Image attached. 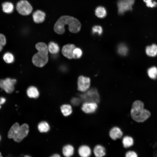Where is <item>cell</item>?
<instances>
[{
    "mask_svg": "<svg viewBox=\"0 0 157 157\" xmlns=\"http://www.w3.org/2000/svg\"><path fill=\"white\" fill-rule=\"evenodd\" d=\"M38 128L39 131L41 133H45L50 130V126L48 123L46 121H43L38 124Z\"/></svg>",
    "mask_w": 157,
    "mask_h": 157,
    "instance_id": "cell-22",
    "label": "cell"
},
{
    "mask_svg": "<svg viewBox=\"0 0 157 157\" xmlns=\"http://www.w3.org/2000/svg\"><path fill=\"white\" fill-rule=\"evenodd\" d=\"M93 152L96 157H103L106 154L105 148L101 145H96L94 149Z\"/></svg>",
    "mask_w": 157,
    "mask_h": 157,
    "instance_id": "cell-16",
    "label": "cell"
},
{
    "mask_svg": "<svg viewBox=\"0 0 157 157\" xmlns=\"http://www.w3.org/2000/svg\"><path fill=\"white\" fill-rule=\"evenodd\" d=\"M3 11L7 14H10L12 13L14 10V6L11 2L6 1L2 4Z\"/></svg>",
    "mask_w": 157,
    "mask_h": 157,
    "instance_id": "cell-17",
    "label": "cell"
},
{
    "mask_svg": "<svg viewBox=\"0 0 157 157\" xmlns=\"http://www.w3.org/2000/svg\"><path fill=\"white\" fill-rule=\"evenodd\" d=\"M125 157H138V156L137 154L135 151H129L126 153Z\"/></svg>",
    "mask_w": 157,
    "mask_h": 157,
    "instance_id": "cell-32",
    "label": "cell"
},
{
    "mask_svg": "<svg viewBox=\"0 0 157 157\" xmlns=\"http://www.w3.org/2000/svg\"><path fill=\"white\" fill-rule=\"evenodd\" d=\"M6 101V99L3 97L0 98V108H1V105L4 104Z\"/></svg>",
    "mask_w": 157,
    "mask_h": 157,
    "instance_id": "cell-34",
    "label": "cell"
},
{
    "mask_svg": "<svg viewBox=\"0 0 157 157\" xmlns=\"http://www.w3.org/2000/svg\"><path fill=\"white\" fill-rule=\"evenodd\" d=\"M92 32L94 33H97L100 35L102 32V29L100 26H95L92 28Z\"/></svg>",
    "mask_w": 157,
    "mask_h": 157,
    "instance_id": "cell-30",
    "label": "cell"
},
{
    "mask_svg": "<svg viewBox=\"0 0 157 157\" xmlns=\"http://www.w3.org/2000/svg\"><path fill=\"white\" fill-rule=\"evenodd\" d=\"M90 85V79L88 77L83 76H79L78 79L77 89L79 91L84 92L89 88Z\"/></svg>",
    "mask_w": 157,
    "mask_h": 157,
    "instance_id": "cell-9",
    "label": "cell"
},
{
    "mask_svg": "<svg viewBox=\"0 0 157 157\" xmlns=\"http://www.w3.org/2000/svg\"><path fill=\"white\" fill-rule=\"evenodd\" d=\"M143 103L137 100L132 104L130 113L132 118L138 122H144L151 115L149 111L144 108Z\"/></svg>",
    "mask_w": 157,
    "mask_h": 157,
    "instance_id": "cell-2",
    "label": "cell"
},
{
    "mask_svg": "<svg viewBox=\"0 0 157 157\" xmlns=\"http://www.w3.org/2000/svg\"><path fill=\"white\" fill-rule=\"evenodd\" d=\"M151 1H152V0H143L144 2L146 3H147L148 2Z\"/></svg>",
    "mask_w": 157,
    "mask_h": 157,
    "instance_id": "cell-36",
    "label": "cell"
},
{
    "mask_svg": "<svg viewBox=\"0 0 157 157\" xmlns=\"http://www.w3.org/2000/svg\"><path fill=\"white\" fill-rule=\"evenodd\" d=\"M147 54L151 57H154L157 55V45L153 44L147 46L146 48Z\"/></svg>",
    "mask_w": 157,
    "mask_h": 157,
    "instance_id": "cell-19",
    "label": "cell"
},
{
    "mask_svg": "<svg viewBox=\"0 0 157 157\" xmlns=\"http://www.w3.org/2000/svg\"><path fill=\"white\" fill-rule=\"evenodd\" d=\"M48 48L49 51L53 54L57 53L60 50L58 45L53 42H51L49 43Z\"/></svg>",
    "mask_w": 157,
    "mask_h": 157,
    "instance_id": "cell-21",
    "label": "cell"
},
{
    "mask_svg": "<svg viewBox=\"0 0 157 157\" xmlns=\"http://www.w3.org/2000/svg\"><path fill=\"white\" fill-rule=\"evenodd\" d=\"M6 43V39L5 36L2 33H0V52L1 51Z\"/></svg>",
    "mask_w": 157,
    "mask_h": 157,
    "instance_id": "cell-29",
    "label": "cell"
},
{
    "mask_svg": "<svg viewBox=\"0 0 157 157\" xmlns=\"http://www.w3.org/2000/svg\"><path fill=\"white\" fill-rule=\"evenodd\" d=\"M27 94L30 98H37L39 95L38 89L34 86H30L27 90Z\"/></svg>",
    "mask_w": 157,
    "mask_h": 157,
    "instance_id": "cell-15",
    "label": "cell"
},
{
    "mask_svg": "<svg viewBox=\"0 0 157 157\" xmlns=\"http://www.w3.org/2000/svg\"><path fill=\"white\" fill-rule=\"evenodd\" d=\"M29 131L28 125L24 123L20 126L17 122L15 123L8 132L7 137L17 143L21 142L27 136Z\"/></svg>",
    "mask_w": 157,
    "mask_h": 157,
    "instance_id": "cell-3",
    "label": "cell"
},
{
    "mask_svg": "<svg viewBox=\"0 0 157 157\" xmlns=\"http://www.w3.org/2000/svg\"><path fill=\"white\" fill-rule=\"evenodd\" d=\"M16 82V79L10 78L0 79V88L7 93H11L14 90V85Z\"/></svg>",
    "mask_w": 157,
    "mask_h": 157,
    "instance_id": "cell-7",
    "label": "cell"
},
{
    "mask_svg": "<svg viewBox=\"0 0 157 157\" xmlns=\"http://www.w3.org/2000/svg\"><path fill=\"white\" fill-rule=\"evenodd\" d=\"M4 61L7 63H13L14 60V57L13 54L9 52L5 53L3 56Z\"/></svg>",
    "mask_w": 157,
    "mask_h": 157,
    "instance_id": "cell-26",
    "label": "cell"
},
{
    "mask_svg": "<svg viewBox=\"0 0 157 157\" xmlns=\"http://www.w3.org/2000/svg\"><path fill=\"white\" fill-rule=\"evenodd\" d=\"M117 51L118 53L120 55L125 56L127 53L128 48L125 44L121 43L118 46Z\"/></svg>",
    "mask_w": 157,
    "mask_h": 157,
    "instance_id": "cell-25",
    "label": "cell"
},
{
    "mask_svg": "<svg viewBox=\"0 0 157 157\" xmlns=\"http://www.w3.org/2000/svg\"><path fill=\"white\" fill-rule=\"evenodd\" d=\"M147 73L151 79H156L157 77V68L154 66L149 68L148 69Z\"/></svg>",
    "mask_w": 157,
    "mask_h": 157,
    "instance_id": "cell-27",
    "label": "cell"
},
{
    "mask_svg": "<svg viewBox=\"0 0 157 157\" xmlns=\"http://www.w3.org/2000/svg\"><path fill=\"white\" fill-rule=\"evenodd\" d=\"M50 157H61L58 154H54Z\"/></svg>",
    "mask_w": 157,
    "mask_h": 157,
    "instance_id": "cell-35",
    "label": "cell"
},
{
    "mask_svg": "<svg viewBox=\"0 0 157 157\" xmlns=\"http://www.w3.org/2000/svg\"><path fill=\"white\" fill-rule=\"evenodd\" d=\"M97 108V104L96 103L85 102L83 103L81 109L85 113L90 114L95 112Z\"/></svg>",
    "mask_w": 157,
    "mask_h": 157,
    "instance_id": "cell-10",
    "label": "cell"
},
{
    "mask_svg": "<svg viewBox=\"0 0 157 157\" xmlns=\"http://www.w3.org/2000/svg\"><path fill=\"white\" fill-rule=\"evenodd\" d=\"M16 9L19 14L24 16L30 14L33 10L31 4L26 0L19 1L17 3Z\"/></svg>",
    "mask_w": 157,
    "mask_h": 157,
    "instance_id": "cell-6",
    "label": "cell"
},
{
    "mask_svg": "<svg viewBox=\"0 0 157 157\" xmlns=\"http://www.w3.org/2000/svg\"><path fill=\"white\" fill-rule=\"evenodd\" d=\"M67 25L69 31L71 32L76 33L79 31L81 24L80 22L76 18L68 15L60 17L55 23L54 30L57 33L62 34L65 30V26Z\"/></svg>",
    "mask_w": 157,
    "mask_h": 157,
    "instance_id": "cell-1",
    "label": "cell"
},
{
    "mask_svg": "<svg viewBox=\"0 0 157 157\" xmlns=\"http://www.w3.org/2000/svg\"></svg>",
    "mask_w": 157,
    "mask_h": 157,
    "instance_id": "cell-40",
    "label": "cell"
},
{
    "mask_svg": "<svg viewBox=\"0 0 157 157\" xmlns=\"http://www.w3.org/2000/svg\"><path fill=\"white\" fill-rule=\"evenodd\" d=\"M122 143L124 147L128 148L132 146L134 144L133 139L131 136H126L123 137Z\"/></svg>",
    "mask_w": 157,
    "mask_h": 157,
    "instance_id": "cell-23",
    "label": "cell"
},
{
    "mask_svg": "<svg viewBox=\"0 0 157 157\" xmlns=\"http://www.w3.org/2000/svg\"><path fill=\"white\" fill-rule=\"evenodd\" d=\"M79 155L81 157H89L91 154V150L89 147L86 145H82L78 148Z\"/></svg>",
    "mask_w": 157,
    "mask_h": 157,
    "instance_id": "cell-14",
    "label": "cell"
},
{
    "mask_svg": "<svg viewBox=\"0 0 157 157\" xmlns=\"http://www.w3.org/2000/svg\"><path fill=\"white\" fill-rule=\"evenodd\" d=\"M60 108L62 114L65 116L70 115L72 112V107L69 104H63L61 106Z\"/></svg>",
    "mask_w": 157,
    "mask_h": 157,
    "instance_id": "cell-20",
    "label": "cell"
},
{
    "mask_svg": "<svg viewBox=\"0 0 157 157\" xmlns=\"http://www.w3.org/2000/svg\"><path fill=\"white\" fill-rule=\"evenodd\" d=\"M35 47L38 52L32 58V62L37 67H41L44 66L48 61V46L45 43L39 42L37 43Z\"/></svg>",
    "mask_w": 157,
    "mask_h": 157,
    "instance_id": "cell-4",
    "label": "cell"
},
{
    "mask_svg": "<svg viewBox=\"0 0 157 157\" xmlns=\"http://www.w3.org/2000/svg\"><path fill=\"white\" fill-rule=\"evenodd\" d=\"M75 46L72 44H67L64 45L62 47V53L63 55L69 59L73 58V51Z\"/></svg>",
    "mask_w": 157,
    "mask_h": 157,
    "instance_id": "cell-11",
    "label": "cell"
},
{
    "mask_svg": "<svg viewBox=\"0 0 157 157\" xmlns=\"http://www.w3.org/2000/svg\"><path fill=\"white\" fill-rule=\"evenodd\" d=\"M106 9L103 7L99 6L97 7L95 10V14L99 18H103L106 15Z\"/></svg>",
    "mask_w": 157,
    "mask_h": 157,
    "instance_id": "cell-24",
    "label": "cell"
},
{
    "mask_svg": "<svg viewBox=\"0 0 157 157\" xmlns=\"http://www.w3.org/2000/svg\"><path fill=\"white\" fill-rule=\"evenodd\" d=\"M24 157H31L29 155H25L24 156Z\"/></svg>",
    "mask_w": 157,
    "mask_h": 157,
    "instance_id": "cell-37",
    "label": "cell"
},
{
    "mask_svg": "<svg viewBox=\"0 0 157 157\" xmlns=\"http://www.w3.org/2000/svg\"><path fill=\"white\" fill-rule=\"evenodd\" d=\"M146 6L148 7L153 8L156 6L157 3L155 1H149L146 3Z\"/></svg>",
    "mask_w": 157,
    "mask_h": 157,
    "instance_id": "cell-33",
    "label": "cell"
},
{
    "mask_svg": "<svg viewBox=\"0 0 157 157\" xmlns=\"http://www.w3.org/2000/svg\"><path fill=\"white\" fill-rule=\"evenodd\" d=\"M82 55V51L81 49L79 48H76L74 49L73 56V58L77 59L81 58Z\"/></svg>",
    "mask_w": 157,
    "mask_h": 157,
    "instance_id": "cell-28",
    "label": "cell"
},
{
    "mask_svg": "<svg viewBox=\"0 0 157 157\" xmlns=\"http://www.w3.org/2000/svg\"><path fill=\"white\" fill-rule=\"evenodd\" d=\"M135 0H119L117 2L118 13L122 15L127 11L132 9Z\"/></svg>",
    "mask_w": 157,
    "mask_h": 157,
    "instance_id": "cell-8",
    "label": "cell"
},
{
    "mask_svg": "<svg viewBox=\"0 0 157 157\" xmlns=\"http://www.w3.org/2000/svg\"><path fill=\"white\" fill-rule=\"evenodd\" d=\"M46 14L43 11L38 10L34 11L32 15L33 20L36 23L43 22L45 20Z\"/></svg>",
    "mask_w": 157,
    "mask_h": 157,
    "instance_id": "cell-12",
    "label": "cell"
},
{
    "mask_svg": "<svg viewBox=\"0 0 157 157\" xmlns=\"http://www.w3.org/2000/svg\"><path fill=\"white\" fill-rule=\"evenodd\" d=\"M0 157H3L2 156V154L1 152L0 151Z\"/></svg>",
    "mask_w": 157,
    "mask_h": 157,
    "instance_id": "cell-38",
    "label": "cell"
},
{
    "mask_svg": "<svg viewBox=\"0 0 157 157\" xmlns=\"http://www.w3.org/2000/svg\"><path fill=\"white\" fill-rule=\"evenodd\" d=\"M1 140V135H0V142Z\"/></svg>",
    "mask_w": 157,
    "mask_h": 157,
    "instance_id": "cell-39",
    "label": "cell"
},
{
    "mask_svg": "<svg viewBox=\"0 0 157 157\" xmlns=\"http://www.w3.org/2000/svg\"><path fill=\"white\" fill-rule=\"evenodd\" d=\"M81 101L79 98L73 97L71 100V104L74 106H77L79 105Z\"/></svg>",
    "mask_w": 157,
    "mask_h": 157,
    "instance_id": "cell-31",
    "label": "cell"
},
{
    "mask_svg": "<svg viewBox=\"0 0 157 157\" xmlns=\"http://www.w3.org/2000/svg\"><path fill=\"white\" fill-rule=\"evenodd\" d=\"M81 101L95 102L98 103L100 100V96L97 89L92 88L80 95Z\"/></svg>",
    "mask_w": 157,
    "mask_h": 157,
    "instance_id": "cell-5",
    "label": "cell"
},
{
    "mask_svg": "<svg viewBox=\"0 0 157 157\" xmlns=\"http://www.w3.org/2000/svg\"><path fill=\"white\" fill-rule=\"evenodd\" d=\"M62 151L63 154L65 157H70L74 154V149L72 145L67 144L63 147Z\"/></svg>",
    "mask_w": 157,
    "mask_h": 157,
    "instance_id": "cell-18",
    "label": "cell"
},
{
    "mask_svg": "<svg viewBox=\"0 0 157 157\" xmlns=\"http://www.w3.org/2000/svg\"><path fill=\"white\" fill-rule=\"evenodd\" d=\"M123 133L121 129L117 126L112 127L109 132V135L113 140H115L117 139L121 138Z\"/></svg>",
    "mask_w": 157,
    "mask_h": 157,
    "instance_id": "cell-13",
    "label": "cell"
}]
</instances>
